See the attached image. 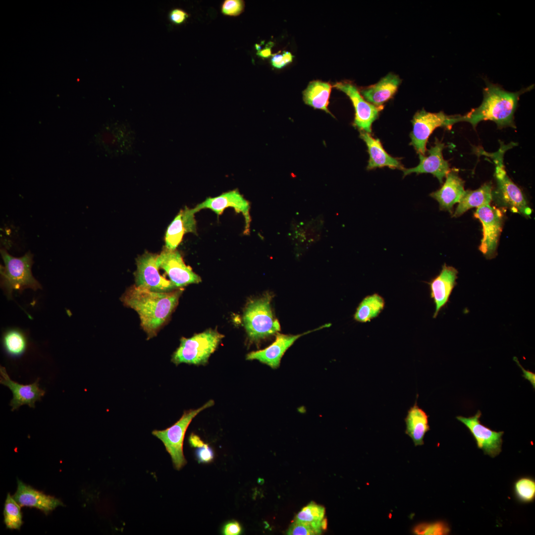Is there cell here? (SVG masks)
Here are the masks:
<instances>
[{
    "instance_id": "20",
    "label": "cell",
    "mask_w": 535,
    "mask_h": 535,
    "mask_svg": "<svg viewBox=\"0 0 535 535\" xmlns=\"http://www.w3.org/2000/svg\"><path fill=\"white\" fill-rule=\"evenodd\" d=\"M194 208L185 207L181 210L168 226L165 236V247L176 250L185 233H197L196 222Z\"/></svg>"
},
{
    "instance_id": "42",
    "label": "cell",
    "mask_w": 535,
    "mask_h": 535,
    "mask_svg": "<svg viewBox=\"0 0 535 535\" xmlns=\"http://www.w3.org/2000/svg\"><path fill=\"white\" fill-rule=\"evenodd\" d=\"M321 529H323V530L326 529V528L327 527V521H326V519H323V520H322L321 524Z\"/></svg>"
},
{
    "instance_id": "17",
    "label": "cell",
    "mask_w": 535,
    "mask_h": 535,
    "mask_svg": "<svg viewBox=\"0 0 535 535\" xmlns=\"http://www.w3.org/2000/svg\"><path fill=\"white\" fill-rule=\"evenodd\" d=\"M458 271L454 267L444 264L439 273L428 283L430 297L435 305L433 318L437 316L439 311L449 302L453 290L457 284Z\"/></svg>"
},
{
    "instance_id": "12",
    "label": "cell",
    "mask_w": 535,
    "mask_h": 535,
    "mask_svg": "<svg viewBox=\"0 0 535 535\" xmlns=\"http://www.w3.org/2000/svg\"><path fill=\"white\" fill-rule=\"evenodd\" d=\"M481 415V412L478 411L473 416L467 418L459 416L456 418L468 428L477 447L482 449L484 454L493 458L501 452L504 432L492 430L482 424L480 421Z\"/></svg>"
},
{
    "instance_id": "24",
    "label": "cell",
    "mask_w": 535,
    "mask_h": 535,
    "mask_svg": "<svg viewBox=\"0 0 535 535\" xmlns=\"http://www.w3.org/2000/svg\"><path fill=\"white\" fill-rule=\"evenodd\" d=\"M428 419V416L418 406L416 400L413 406L408 410L404 419L405 433L412 439L415 446L424 443L425 435L430 429Z\"/></svg>"
},
{
    "instance_id": "34",
    "label": "cell",
    "mask_w": 535,
    "mask_h": 535,
    "mask_svg": "<svg viewBox=\"0 0 535 535\" xmlns=\"http://www.w3.org/2000/svg\"><path fill=\"white\" fill-rule=\"evenodd\" d=\"M245 3L242 0H226L221 7L222 13L228 16H238L244 10Z\"/></svg>"
},
{
    "instance_id": "31",
    "label": "cell",
    "mask_w": 535,
    "mask_h": 535,
    "mask_svg": "<svg viewBox=\"0 0 535 535\" xmlns=\"http://www.w3.org/2000/svg\"><path fill=\"white\" fill-rule=\"evenodd\" d=\"M514 492L517 498L521 502L529 503L535 497V482L529 477L518 480L514 484Z\"/></svg>"
},
{
    "instance_id": "19",
    "label": "cell",
    "mask_w": 535,
    "mask_h": 535,
    "mask_svg": "<svg viewBox=\"0 0 535 535\" xmlns=\"http://www.w3.org/2000/svg\"><path fill=\"white\" fill-rule=\"evenodd\" d=\"M17 490L13 498L21 506L36 508L47 515L58 506L64 505L59 499L47 495L17 479Z\"/></svg>"
},
{
    "instance_id": "41",
    "label": "cell",
    "mask_w": 535,
    "mask_h": 535,
    "mask_svg": "<svg viewBox=\"0 0 535 535\" xmlns=\"http://www.w3.org/2000/svg\"><path fill=\"white\" fill-rule=\"evenodd\" d=\"M189 442L192 447L197 448L205 444L204 441L197 435L192 433L189 438Z\"/></svg>"
},
{
    "instance_id": "5",
    "label": "cell",
    "mask_w": 535,
    "mask_h": 535,
    "mask_svg": "<svg viewBox=\"0 0 535 535\" xmlns=\"http://www.w3.org/2000/svg\"><path fill=\"white\" fill-rule=\"evenodd\" d=\"M224 335L216 330L208 329L191 337H182L179 346L173 353L171 361L181 363L205 365L216 349Z\"/></svg>"
},
{
    "instance_id": "2",
    "label": "cell",
    "mask_w": 535,
    "mask_h": 535,
    "mask_svg": "<svg viewBox=\"0 0 535 535\" xmlns=\"http://www.w3.org/2000/svg\"><path fill=\"white\" fill-rule=\"evenodd\" d=\"M485 84L482 104L465 115H457V123L469 122L475 129L480 122L490 120L496 123L498 129L508 127L516 128L514 113L520 97L532 90L534 86L532 85L519 91L511 92L488 81H486Z\"/></svg>"
},
{
    "instance_id": "7",
    "label": "cell",
    "mask_w": 535,
    "mask_h": 535,
    "mask_svg": "<svg viewBox=\"0 0 535 535\" xmlns=\"http://www.w3.org/2000/svg\"><path fill=\"white\" fill-rule=\"evenodd\" d=\"M214 404V401L211 400L199 408L185 411L180 419L171 427L163 430H154L152 431V434L164 444L176 470H180L187 463L183 454V445L185 432L189 424L200 412Z\"/></svg>"
},
{
    "instance_id": "32",
    "label": "cell",
    "mask_w": 535,
    "mask_h": 535,
    "mask_svg": "<svg viewBox=\"0 0 535 535\" xmlns=\"http://www.w3.org/2000/svg\"><path fill=\"white\" fill-rule=\"evenodd\" d=\"M413 532L418 535H444L450 532L448 525L445 522L424 523L416 525Z\"/></svg>"
},
{
    "instance_id": "18",
    "label": "cell",
    "mask_w": 535,
    "mask_h": 535,
    "mask_svg": "<svg viewBox=\"0 0 535 535\" xmlns=\"http://www.w3.org/2000/svg\"><path fill=\"white\" fill-rule=\"evenodd\" d=\"M325 324L317 329L297 335H286L277 333L275 341L268 347L247 354L246 359L257 360L272 369H277L280 365L281 359L287 350L301 336L308 333L329 326Z\"/></svg>"
},
{
    "instance_id": "3",
    "label": "cell",
    "mask_w": 535,
    "mask_h": 535,
    "mask_svg": "<svg viewBox=\"0 0 535 535\" xmlns=\"http://www.w3.org/2000/svg\"><path fill=\"white\" fill-rule=\"evenodd\" d=\"M514 146L512 142L508 145L502 143L497 152L487 154L495 165L494 177L496 184L492 188V201L502 208L508 209L512 212L529 216L532 211L523 193L509 178L504 169V154Z\"/></svg>"
},
{
    "instance_id": "23",
    "label": "cell",
    "mask_w": 535,
    "mask_h": 535,
    "mask_svg": "<svg viewBox=\"0 0 535 535\" xmlns=\"http://www.w3.org/2000/svg\"><path fill=\"white\" fill-rule=\"evenodd\" d=\"M360 138L366 143L370 156L368 169L387 166L392 169L403 170L404 167L397 159L388 155L383 148L378 139L372 137L369 133L360 131Z\"/></svg>"
},
{
    "instance_id": "39",
    "label": "cell",
    "mask_w": 535,
    "mask_h": 535,
    "mask_svg": "<svg viewBox=\"0 0 535 535\" xmlns=\"http://www.w3.org/2000/svg\"><path fill=\"white\" fill-rule=\"evenodd\" d=\"M513 360L517 363V364L520 367V368L522 369V370L523 371V376L526 379L528 380L531 382V383L533 385V387L535 389V373H533V372H531V371H530L529 370H525L522 366V365L520 364L519 361H518V358L517 357H514Z\"/></svg>"
},
{
    "instance_id": "35",
    "label": "cell",
    "mask_w": 535,
    "mask_h": 535,
    "mask_svg": "<svg viewBox=\"0 0 535 535\" xmlns=\"http://www.w3.org/2000/svg\"><path fill=\"white\" fill-rule=\"evenodd\" d=\"M293 55L289 52L284 51L281 54H274L270 59L272 66L277 69H280L291 63Z\"/></svg>"
},
{
    "instance_id": "1",
    "label": "cell",
    "mask_w": 535,
    "mask_h": 535,
    "mask_svg": "<svg viewBox=\"0 0 535 535\" xmlns=\"http://www.w3.org/2000/svg\"><path fill=\"white\" fill-rule=\"evenodd\" d=\"M182 289L156 292L134 285L121 298L124 305L139 315L141 326L148 339L156 336L178 304Z\"/></svg>"
},
{
    "instance_id": "15",
    "label": "cell",
    "mask_w": 535,
    "mask_h": 535,
    "mask_svg": "<svg viewBox=\"0 0 535 535\" xmlns=\"http://www.w3.org/2000/svg\"><path fill=\"white\" fill-rule=\"evenodd\" d=\"M445 147V144L436 138L434 145L428 151V155L419 154V164L413 168H404L402 170L404 176L412 173H430L442 184L444 178L450 170L448 162L444 159L442 155Z\"/></svg>"
},
{
    "instance_id": "10",
    "label": "cell",
    "mask_w": 535,
    "mask_h": 535,
    "mask_svg": "<svg viewBox=\"0 0 535 535\" xmlns=\"http://www.w3.org/2000/svg\"><path fill=\"white\" fill-rule=\"evenodd\" d=\"M157 264L168 275L175 288H180L190 284L198 283L202 280L190 266L184 262L180 253L176 250L164 248L158 255Z\"/></svg>"
},
{
    "instance_id": "33",
    "label": "cell",
    "mask_w": 535,
    "mask_h": 535,
    "mask_svg": "<svg viewBox=\"0 0 535 535\" xmlns=\"http://www.w3.org/2000/svg\"><path fill=\"white\" fill-rule=\"evenodd\" d=\"M321 530L317 529L309 524L295 521L289 527L287 535H320Z\"/></svg>"
},
{
    "instance_id": "21",
    "label": "cell",
    "mask_w": 535,
    "mask_h": 535,
    "mask_svg": "<svg viewBox=\"0 0 535 535\" xmlns=\"http://www.w3.org/2000/svg\"><path fill=\"white\" fill-rule=\"evenodd\" d=\"M445 177L441 187L430 196L438 202L441 210L451 213L454 205L459 202L465 192L464 181L455 169H450Z\"/></svg>"
},
{
    "instance_id": "38",
    "label": "cell",
    "mask_w": 535,
    "mask_h": 535,
    "mask_svg": "<svg viewBox=\"0 0 535 535\" xmlns=\"http://www.w3.org/2000/svg\"><path fill=\"white\" fill-rule=\"evenodd\" d=\"M222 532L225 535H238L242 532V527L237 521H231L225 524Z\"/></svg>"
},
{
    "instance_id": "37",
    "label": "cell",
    "mask_w": 535,
    "mask_h": 535,
    "mask_svg": "<svg viewBox=\"0 0 535 535\" xmlns=\"http://www.w3.org/2000/svg\"><path fill=\"white\" fill-rule=\"evenodd\" d=\"M188 14L184 10L176 8L172 9L169 14L170 20L175 24H181L184 22L188 17Z\"/></svg>"
},
{
    "instance_id": "28",
    "label": "cell",
    "mask_w": 535,
    "mask_h": 535,
    "mask_svg": "<svg viewBox=\"0 0 535 535\" xmlns=\"http://www.w3.org/2000/svg\"><path fill=\"white\" fill-rule=\"evenodd\" d=\"M2 343L6 353L13 357L20 356L27 347V340L24 334L15 329L8 330L4 333Z\"/></svg>"
},
{
    "instance_id": "9",
    "label": "cell",
    "mask_w": 535,
    "mask_h": 535,
    "mask_svg": "<svg viewBox=\"0 0 535 535\" xmlns=\"http://www.w3.org/2000/svg\"><path fill=\"white\" fill-rule=\"evenodd\" d=\"M474 216L482 225L483 236L479 250L486 259H493L497 255L498 239L502 230V213L489 204L478 208Z\"/></svg>"
},
{
    "instance_id": "22",
    "label": "cell",
    "mask_w": 535,
    "mask_h": 535,
    "mask_svg": "<svg viewBox=\"0 0 535 535\" xmlns=\"http://www.w3.org/2000/svg\"><path fill=\"white\" fill-rule=\"evenodd\" d=\"M401 79L396 74L390 73L376 84L362 90L360 93L365 100L376 106H382L395 94Z\"/></svg>"
},
{
    "instance_id": "25",
    "label": "cell",
    "mask_w": 535,
    "mask_h": 535,
    "mask_svg": "<svg viewBox=\"0 0 535 535\" xmlns=\"http://www.w3.org/2000/svg\"><path fill=\"white\" fill-rule=\"evenodd\" d=\"M492 188L491 183L487 182L476 190H465L453 216L458 217L471 208L490 204Z\"/></svg>"
},
{
    "instance_id": "16",
    "label": "cell",
    "mask_w": 535,
    "mask_h": 535,
    "mask_svg": "<svg viewBox=\"0 0 535 535\" xmlns=\"http://www.w3.org/2000/svg\"><path fill=\"white\" fill-rule=\"evenodd\" d=\"M0 384L8 387L13 394L9 403L12 411L24 405L35 408V402L41 401L45 394V391L39 387V378L30 384H19L10 378L5 368L2 366L0 367Z\"/></svg>"
},
{
    "instance_id": "27",
    "label": "cell",
    "mask_w": 535,
    "mask_h": 535,
    "mask_svg": "<svg viewBox=\"0 0 535 535\" xmlns=\"http://www.w3.org/2000/svg\"><path fill=\"white\" fill-rule=\"evenodd\" d=\"M385 301L377 293L365 297L359 304L355 313L354 319L359 322H367L377 317L383 310Z\"/></svg>"
},
{
    "instance_id": "40",
    "label": "cell",
    "mask_w": 535,
    "mask_h": 535,
    "mask_svg": "<svg viewBox=\"0 0 535 535\" xmlns=\"http://www.w3.org/2000/svg\"><path fill=\"white\" fill-rule=\"evenodd\" d=\"M272 46V42L268 43L265 48L258 51L257 54L262 58L269 57L271 55V49Z\"/></svg>"
},
{
    "instance_id": "4",
    "label": "cell",
    "mask_w": 535,
    "mask_h": 535,
    "mask_svg": "<svg viewBox=\"0 0 535 535\" xmlns=\"http://www.w3.org/2000/svg\"><path fill=\"white\" fill-rule=\"evenodd\" d=\"M0 254L4 263V265L0 267V285L8 299L12 298L13 290L21 293L27 288L34 290L42 288L32 273L33 255L30 251L16 258L2 248Z\"/></svg>"
},
{
    "instance_id": "26",
    "label": "cell",
    "mask_w": 535,
    "mask_h": 535,
    "mask_svg": "<svg viewBox=\"0 0 535 535\" xmlns=\"http://www.w3.org/2000/svg\"><path fill=\"white\" fill-rule=\"evenodd\" d=\"M331 87L329 83L321 80L310 82L303 92L305 103L332 115L327 107Z\"/></svg>"
},
{
    "instance_id": "6",
    "label": "cell",
    "mask_w": 535,
    "mask_h": 535,
    "mask_svg": "<svg viewBox=\"0 0 535 535\" xmlns=\"http://www.w3.org/2000/svg\"><path fill=\"white\" fill-rule=\"evenodd\" d=\"M271 297L267 294L250 301L246 307L243 321L249 338L258 341L278 333L280 324L273 315Z\"/></svg>"
},
{
    "instance_id": "14",
    "label": "cell",
    "mask_w": 535,
    "mask_h": 535,
    "mask_svg": "<svg viewBox=\"0 0 535 535\" xmlns=\"http://www.w3.org/2000/svg\"><path fill=\"white\" fill-rule=\"evenodd\" d=\"M228 207L234 208L236 213H241L243 214L245 223L244 233L249 234L251 221L250 203L237 190L224 193L217 197L208 198L194 209L196 213L202 209H209L218 216Z\"/></svg>"
},
{
    "instance_id": "36",
    "label": "cell",
    "mask_w": 535,
    "mask_h": 535,
    "mask_svg": "<svg viewBox=\"0 0 535 535\" xmlns=\"http://www.w3.org/2000/svg\"><path fill=\"white\" fill-rule=\"evenodd\" d=\"M196 458L199 463H209L214 458V453L212 449L205 443L202 446L197 447L195 451Z\"/></svg>"
},
{
    "instance_id": "11",
    "label": "cell",
    "mask_w": 535,
    "mask_h": 535,
    "mask_svg": "<svg viewBox=\"0 0 535 535\" xmlns=\"http://www.w3.org/2000/svg\"><path fill=\"white\" fill-rule=\"evenodd\" d=\"M158 254L146 252L136 259L134 272L135 285L156 292H167L175 288L170 280L159 272L157 260Z\"/></svg>"
},
{
    "instance_id": "8",
    "label": "cell",
    "mask_w": 535,
    "mask_h": 535,
    "mask_svg": "<svg viewBox=\"0 0 535 535\" xmlns=\"http://www.w3.org/2000/svg\"><path fill=\"white\" fill-rule=\"evenodd\" d=\"M455 115H447L442 111L428 112L423 109L418 111L412 120L413 130L410 134L411 144L418 154L425 155L429 136L435 129L444 127L450 129L456 123Z\"/></svg>"
},
{
    "instance_id": "30",
    "label": "cell",
    "mask_w": 535,
    "mask_h": 535,
    "mask_svg": "<svg viewBox=\"0 0 535 535\" xmlns=\"http://www.w3.org/2000/svg\"><path fill=\"white\" fill-rule=\"evenodd\" d=\"M324 514L323 507L311 502L302 509L296 515L295 520L321 530V524Z\"/></svg>"
},
{
    "instance_id": "13",
    "label": "cell",
    "mask_w": 535,
    "mask_h": 535,
    "mask_svg": "<svg viewBox=\"0 0 535 535\" xmlns=\"http://www.w3.org/2000/svg\"><path fill=\"white\" fill-rule=\"evenodd\" d=\"M333 86L345 93L352 102L355 111L354 125L361 131L371 133L372 124L378 117L382 106L376 107L366 101L357 87L351 82H337Z\"/></svg>"
},
{
    "instance_id": "29",
    "label": "cell",
    "mask_w": 535,
    "mask_h": 535,
    "mask_svg": "<svg viewBox=\"0 0 535 535\" xmlns=\"http://www.w3.org/2000/svg\"><path fill=\"white\" fill-rule=\"evenodd\" d=\"M21 506L14 500L12 496L8 493L3 508V522L6 529L20 530L23 524Z\"/></svg>"
}]
</instances>
